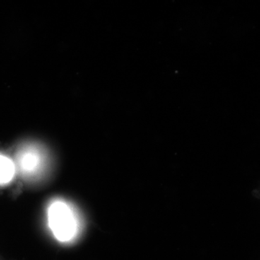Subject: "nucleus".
Wrapping results in <instances>:
<instances>
[{
	"label": "nucleus",
	"mask_w": 260,
	"mask_h": 260,
	"mask_svg": "<svg viewBox=\"0 0 260 260\" xmlns=\"http://www.w3.org/2000/svg\"><path fill=\"white\" fill-rule=\"evenodd\" d=\"M48 224L53 235L60 242H70L78 232V222L74 210L61 200L53 202L48 208Z\"/></svg>",
	"instance_id": "obj_1"
},
{
	"label": "nucleus",
	"mask_w": 260,
	"mask_h": 260,
	"mask_svg": "<svg viewBox=\"0 0 260 260\" xmlns=\"http://www.w3.org/2000/svg\"><path fill=\"white\" fill-rule=\"evenodd\" d=\"M44 160V153L39 147L28 145L19 150L15 166L23 176L31 177L41 172Z\"/></svg>",
	"instance_id": "obj_2"
},
{
	"label": "nucleus",
	"mask_w": 260,
	"mask_h": 260,
	"mask_svg": "<svg viewBox=\"0 0 260 260\" xmlns=\"http://www.w3.org/2000/svg\"><path fill=\"white\" fill-rule=\"evenodd\" d=\"M16 166L13 160L0 154V186H5L13 180Z\"/></svg>",
	"instance_id": "obj_3"
}]
</instances>
